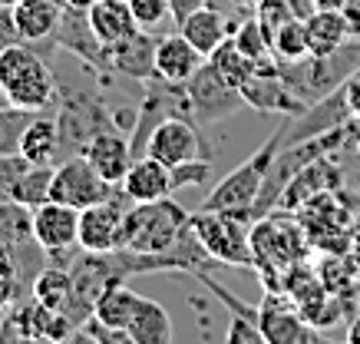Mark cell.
I'll list each match as a JSON object with an SVG mask.
<instances>
[{
  "label": "cell",
  "instance_id": "9a60e30c",
  "mask_svg": "<svg viewBox=\"0 0 360 344\" xmlns=\"http://www.w3.org/2000/svg\"><path fill=\"white\" fill-rule=\"evenodd\" d=\"M60 11L63 7L56 0H17L11 7L20 40L37 46V50H56L53 30L60 23Z\"/></svg>",
  "mask_w": 360,
  "mask_h": 344
},
{
  "label": "cell",
  "instance_id": "b9f144b4",
  "mask_svg": "<svg viewBox=\"0 0 360 344\" xmlns=\"http://www.w3.org/2000/svg\"><path fill=\"white\" fill-rule=\"evenodd\" d=\"M56 4H60V7H66V0H56Z\"/></svg>",
  "mask_w": 360,
  "mask_h": 344
},
{
  "label": "cell",
  "instance_id": "4dcf8cb0",
  "mask_svg": "<svg viewBox=\"0 0 360 344\" xmlns=\"http://www.w3.org/2000/svg\"><path fill=\"white\" fill-rule=\"evenodd\" d=\"M33 120V110H20V106H0V155H11V153H20V139H23V129L30 126Z\"/></svg>",
  "mask_w": 360,
  "mask_h": 344
},
{
  "label": "cell",
  "instance_id": "cb8c5ba5",
  "mask_svg": "<svg viewBox=\"0 0 360 344\" xmlns=\"http://www.w3.org/2000/svg\"><path fill=\"white\" fill-rule=\"evenodd\" d=\"M139 298L142 295L132 291L126 281H112L110 288L96 298V305H93V318H99L103 324H110L116 331H126L132 321V314H136V308H139Z\"/></svg>",
  "mask_w": 360,
  "mask_h": 344
},
{
  "label": "cell",
  "instance_id": "e575fe53",
  "mask_svg": "<svg viewBox=\"0 0 360 344\" xmlns=\"http://www.w3.org/2000/svg\"><path fill=\"white\" fill-rule=\"evenodd\" d=\"M205 4L208 7H215V11H221L231 23H235V27H238L245 17H251V13L245 11V4H241V0H205Z\"/></svg>",
  "mask_w": 360,
  "mask_h": 344
},
{
  "label": "cell",
  "instance_id": "8992f818",
  "mask_svg": "<svg viewBox=\"0 0 360 344\" xmlns=\"http://www.w3.org/2000/svg\"><path fill=\"white\" fill-rule=\"evenodd\" d=\"M122 186H112L106 179L99 176L93 163H89L86 155H66L53 166V186H50V199L56 202H66V205H73V209H89V205H96V202L110 199L116 196Z\"/></svg>",
  "mask_w": 360,
  "mask_h": 344
},
{
  "label": "cell",
  "instance_id": "ac0fdd59",
  "mask_svg": "<svg viewBox=\"0 0 360 344\" xmlns=\"http://www.w3.org/2000/svg\"><path fill=\"white\" fill-rule=\"evenodd\" d=\"M122 192L132 202L165 199V196H172V169L153 155H139V159H132L129 172L122 179Z\"/></svg>",
  "mask_w": 360,
  "mask_h": 344
},
{
  "label": "cell",
  "instance_id": "8d00e7d4",
  "mask_svg": "<svg viewBox=\"0 0 360 344\" xmlns=\"http://www.w3.org/2000/svg\"><path fill=\"white\" fill-rule=\"evenodd\" d=\"M344 338H347V344H360V314H354V318H350Z\"/></svg>",
  "mask_w": 360,
  "mask_h": 344
},
{
  "label": "cell",
  "instance_id": "f35d334b",
  "mask_svg": "<svg viewBox=\"0 0 360 344\" xmlns=\"http://www.w3.org/2000/svg\"><path fill=\"white\" fill-rule=\"evenodd\" d=\"M66 4H77V7H89L93 0H66Z\"/></svg>",
  "mask_w": 360,
  "mask_h": 344
},
{
  "label": "cell",
  "instance_id": "f546056e",
  "mask_svg": "<svg viewBox=\"0 0 360 344\" xmlns=\"http://www.w3.org/2000/svg\"><path fill=\"white\" fill-rule=\"evenodd\" d=\"M129 11H132V17H136V27L146 30V34L162 37V34H169V30H179L169 0H129Z\"/></svg>",
  "mask_w": 360,
  "mask_h": 344
},
{
  "label": "cell",
  "instance_id": "2e32d148",
  "mask_svg": "<svg viewBox=\"0 0 360 344\" xmlns=\"http://www.w3.org/2000/svg\"><path fill=\"white\" fill-rule=\"evenodd\" d=\"M205 60L208 56L198 53L179 30H169L155 44V77L165 83H188Z\"/></svg>",
  "mask_w": 360,
  "mask_h": 344
},
{
  "label": "cell",
  "instance_id": "5bb4252c",
  "mask_svg": "<svg viewBox=\"0 0 360 344\" xmlns=\"http://www.w3.org/2000/svg\"><path fill=\"white\" fill-rule=\"evenodd\" d=\"M334 159H338V155H324V159H317V163H311V166L301 169V172L288 182V189L281 192L278 209H284V212L301 209V205H307V202L317 199V196H328L330 189H338L340 166L334 163Z\"/></svg>",
  "mask_w": 360,
  "mask_h": 344
},
{
  "label": "cell",
  "instance_id": "3957f363",
  "mask_svg": "<svg viewBox=\"0 0 360 344\" xmlns=\"http://www.w3.org/2000/svg\"><path fill=\"white\" fill-rule=\"evenodd\" d=\"M186 225L188 212L169 196L153 202H132L126 209V225H122V248L142 252V255L165 252L179 235L186 232Z\"/></svg>",
  "mask_w": 360,
  "mask_h": 344
},
{
  "label": "cell",
  "instance_id": "ba28073f",
  "mask_svg": "<svg viewBox=\"0 0 360 344\" xmlns=\"http://www.w3.org/2000/svg\"><path fill=\"white\" fill-rule=\"evenodd\" d=\"M146 155H153L165 166H182L192 159H212L208 143L202 136V126L186 116H169L153 129L149 143H146Z\"/></svg>",
  "mask_w": 360,
  "mask_h": 344
},
{
  "label": "cell",
  "instance_id": "ab89813d",
  "mask_svg": "<svg viewBox=\"0 0 360 344\" xmlns=\"http://www.w3.org/2000/svg\"><path fill=\"white\" fill-rule=\"evenodd\" d=\"M7 103L11 100H7V96H4V89H0V106H7Z\"/></svg>",
  "mask_w": 360,
  "mask_h": 344
},
{
  "label": "cell",
  "instance_id": "836d02e7",
  "mask_svg": "<svg viewBox=\"0 0 360 344\" xmlns=\"http://www.w3.org/2000/svg\"><path fill=\"white\" fill-rule=\"evenodd\" d=\"M30 166L20 153H11V155H0V199H7L11 186L20 179V172Z\"/></svg>",
  "mask_w": 360,
  "mask_h": 344
},
{
  "label": "cell",
  "instance_id": "74e56055",
  "mask_svg": "<svg viewBox=\"0 0 360 344\" xmlns=\"http://www.w3.org/2000/svg\"><path fill=\"white\" fill-rule=\"evenodd\" d=\"M344 4L347 0H311L314 11H344Z\"/></svg>",
  "mask_w": 360,
  "mask_h": 344
},
{
  "label": "cell",
  "instance_id": "d6a6232c",
  "mask_svg": "<svg viewBox=\"0 0 360 344\" xmlns=\"http://www.w3.org/2000/svg\"><path fill=\"white\" fill-rule=\"evenodd\" d=\"M208 179H212V163H208V159H192V163L172 166V192L205 186Z\"/></svg>",
  "mask_w": 360,
  "mask_h": 344
},
{
  "label": "cell",
  "instance_id": "277c9868",
  "mask_svg": "<svg viewBox=\"0 0 360 344\" xmlns=\"http://www.w3.org/2000/svg\"><path fill=\"white\" fill-rule=\"evenodd\" d=\"M192 229L205 252L221 268H255V252H251V222L235 212L198 209L192 212Z\"/></svg>",
  "mask_w": 360,
  "mask_h": 344
},
{
  "label": "cell",
  "instance_id": "e0dca14e",
  "mask_svg": "<svg viewBox=\"0 0 360 344\" xmlns=\"http://www.w3.org/2000/svg\"><path fill=\"white\" fill-rule=\"evenodd\" d=\"M155 44H159L155 34L136 30L132 37H126L122 44H116L110 50V70L120 73V77L136 79V83L153 79L155 77Z\"/></svg>",
  "mask_w": 360,
  "mask_h": 344
},
{
  "label": "cell",
  "instance_id": "4fadbf2b",
  "mask_svg": "<svg viewBox=\"0 0 360 344\" xmlns=\"http://www.w3.org/2000/svg\"><path fill=\"white\" fill-rule=\"evenodd\" d=\"M245 106H255L258 113H281V116H301L307 103L297 96L295 89L281 79V73H255V77L241 87Z\"/></svg>",
  "mask_w": 360,
  "mask_h": 344
},
{
  "label": "cell",
  "instance_id": "d4e9b609",
  "mask_svg": "<svg viewBox=\"0 0 360 344\" xmlns=\"http://www.w3.org/2000/svg\"><path fill=\"white\" fill-rule=\"evenodd\" d=\"M231 40H235V46L255 63V73H274V70H278V60H274V53H271V40H268V34H264V27L258 23L255 13L245 17V20L231 30Z\"/></svg>",
  "mask_w": 360,
  "mask_h": 344
},
{
  "label": "cell",
  "instance_id": "30bf717a",
  "mask_svg": "<svg viewBox=\"0 0 360 344\" xmlns=\"http://www.w3.org/2000/svg\"><path fill=\"white\" fill-rule=\"evenodd\" d=\"M129 205L132 199L120 189L116 196L79 212V248H86V252H116V248H122V225H126V209Z\"/></svg>",
  "mask_w": 360,
  "mask_h": 344
},
{
  "label": "cell",
  "instance_id": "d590c367",
  "mask_svg": "<svg viewBox=\"0 0 360 344\" xmlns=\"http://www.w3.org/2000/svg\"><path fill=\"white\" fill-rule=\"evenodd\" d=\"M205 0H169V7H172V17H175V23H182L188 17V13L195 11V7H202Z\"/></svg>",
  "mask_w": 360,
  "mask_h": 344
},
{
  "label": "cell",
  "instance_id": "8fae6325",
  "mask_svg": "<svg viewBox=\"0 0 360 344\" xmlns=\"http://www.w3.org/2000/svg\"><path fill=\"white\" fill-rule=\"evenodd\" d=\"M258 328L264 334V344H307L324 341V334L307 321L301 311H295L288 301H281L274 291H268L258 308Z\"/></svg>",
  "mask_w": 360,
  "mask_h": 344
},
{
  "label": "cell",
  "instance_id": "603a6c76",
  "mask_svg": "<svg viewBox=\"0 0 360 344\" xmlns=\"http://www.w3.org/2000/svg\"><path fill=\"white\" fill-rule=\"evenodd\" d=\"M126 331H129L132 344H169L172 341V318H169V311L159 301L142 295L139 308H136Z\"/></svg>",
  "mask_w": 360,
  "mask_h": 344
},
{
  "label": "cell",
  "instance_id": "9c48e42d",
  "mask_svg": "<svg viewBox=\"0 0 360 344\" xmlns=\"http://www.w3.org/2000/svg\"><path fill=\"white\" fill-rule=\"evenodd\" d=\"M53 44L56 50H66L70 56H77L83 67L96 70V73H110V50L99 44V37L93 34L86 7L66 4L60 11V23L53 30Z\"/></svg>",
  "mask_w": 360,
  "mask_h": 344
},
{
  "label": "cell",
  "instance_id": "484cf974",
  "mask_svg": "<svg viewBox=\"0 0 360 344\" xmlns=\"http://www.w3.org/2000/svg\"><path fill=\"white\" fill-rule=\"evenodd\" d=\"M50 186H53V166H27L20 179L11 186L7 199L23 205V209H37L50 199Z\"/></svg>",
  "mask_w": 360,
  "mask_h": 344
},
{
  "label": "cell",
  "instance_id": "ffe728a7",
  "mask_svg": "<svg viewBox=\"0 0 360 344\" xmlns=\"http://www.w3.org/2000/svg\"><path fill=\"white\" fill-rule=\"evenodd\" d=\"M231 30H235V23H231L221 11L208 7V4L195 7L186 20L179 23V34L186 37L188 44L195 46L202 56H208L219 44H225V40L231 37Z\"/></svg>",
  "mask_w": 360,
  "mask_h": 344
},
{
  "label": "cell",
  "instance_id": "6da1fadb",
  "mask_svg": "<svg viewBox=\"0 0 360 344\" xmlns=\"http://www.w3.org/2000/svg\"><path fill=\"white\" fill-rule=\"evenodd\" d=\"M0 89L20 110H50L56 103V77L50 70V60L23 40L4 46L0 50Z\"/></svg>",
  "mask_w": 360,
  "mask_h": 344
},
{
  "label": "cell",
  "instance_id": "1f68e13d",
  "mask_svg": "<svg viewBox=\"0 0 360 344\" xmlns=\"http://www.w3.org/2000/svg\"><path fill=\"white\" fill-rule=\"evenodd\" d=\"M255 17H258V23L264 27V34L271 40L274 30H278L284 20L297 17V13H295V7H291V0H258V4H255Z\"/></svg>",
  "mask_w": 360,
  "mask_h": 344
},
{
  "label": "cell",
  "instance_id": "4316f807",
  "mask_svg": "<svg viewBox=\"0 0 360 344\" xmlns=\"http://www.w3.org/2000/svg\"><path fill=\"white\" fill-rule=\"evenodd\" d=\"M208 63H212V70H215L225 83H231L235 89H241L251 77H255V63H251L248 56L235 46V40H231V37L208 53Z\"/></svg>",
  "mask_w": 360,
  "mask_h": 344
},
{
  "label": "cell",
  "instance_id": "60d3db41",
  "mask_svg": "<svg viewBox=\"0 0 360 344\" xmlns=\"http://www.w3.org/2000/svg\"><path fill=\"white\" fill-rule=\"evenodd\" d=\"M357 155H360V133H357Z\"/></svg>",
  "mask_w": 360,
  "mask_h": 344
},
{
  "label": "cell",
  "instance_id": "f1b7e54d",
  "mask_svg": "<svg viewBox=\"0 0 360 344\" xmlns=\"http://www.w3.org/2000/svg\"><path fill=\"white\" fill-rule=\"evenodd\" d=\"M70 295H73V281H70L66 268H60V265L44 268L40 275L33 278V298L40 301V305H46V308L63 311Z\"/></svg>",
  "mask_w": 360,
  "mask_h": 344
},
{
  "label": "cell",
  "instance_id": "7402d4cb",
  "mask_svg": "<svg viewBox=\"0 0 360 344\" xmlns=\"http://www.w3.org/2000/svg\"><path fill=\"white\" fill-rule=\"evenodd\" d=\"M304 37L311 56H328L350 40V27L340 11H311L304 17Z\"/></svg>",
  "mask_w": 360,
  "mask_h": 344
},
{
  "label": "cell",
  "instance_id": "7bdbcfd3",
  "mask_svg": "<svg viewBox=\"0 0 360 344\" xmlns=\"http://www.w3.org/2000/svg\"><path fill=\"white\" fill-rule=\"evenodd\" d=\"M0 321H4V318H0Z\"/></svg>",
  "mask_w": 360,
  "mask_h": 344
},
{
  "label": "cell",
  "instance_id": "7a4b0ae2",
  "mask_svg": "<svg viewBox=\"0 0 360 344\" xmlns=\"http://www.w3.org/2000/svg\"><path fill=\"white\" fill-rule=\"evenodd\" d=\"M278 149H281V126H278V133L268 136V139H264V143L258 146L238 169H231L219 186H212V192L202 199L198 209L235 212V215H241V219L255 222L251 212H255V202H258V196H262V186H264V179H268V169H271Z\"/></svg>",
  "mask_w": 360,
  "mask_h": 344
},
{
  "label": "cell",
  "instance_id": "44dd1931",
  "mask_svg": "<svg viewBox=\"0 0 360 344\" xmlns=\"http://www.w3.org/2000/svg\"><path fill=\"white\" fill-rule=\"evenodd\" d=\"M20 155L30 166H56V159H60V126H56V116H50L46 110L33 113L30 126L23 129Z\"/></svg>",
  "mask_w": 360,
  "mask_h": 344
},
{
  "label": "cell",
  "instance_id": "d6986e66",
  "mask_svg": "<svg viewBox=\"0 0 360 344\" xmlns=\"http://www.w3.org/2000/svg\"><path fill=\"white\" fill-rule=\"evenodd\" d=\"M89 13V27L93 34L99 37V44L112 50L116 44H122L126 37H132L139 27H136V17L129 11V0H93L86 7Z\"/></svg>",
  "mask_w": 360,
  "mask_h": 344
},
{
  "label": "cell",
  "instance_id": "7c38bea8",
  "mask_svg": "<svg viewBox=\"0 0 360 344\" xmlns=\"http://www.w3.org/2000/svg\"><path fill=\"white\" fill-rule=\"evenodd\" d=\"M83 155L93 163V169H96L106 182L122 186V179H126V172H129V166H132L129 136L122 133V129H116V126H106V129H99L86 143Z\"/></svg>",
  "mask_w": 360,
  "mask_h": 344
},
{
  "label": "cell",
  "instance_id": "5b68a950",
  "mask_svg": "<svg viewBox=\"0 0 360 344\" xmlns=\"http://www.w3.org/2000/svg\"><path fill=\"white\" fill-rule=\"evenodd\" d=\"M30 232L37 248L60 268H70L79 248V209L66 202L46 199L44 205L30 209Z\"/></svg>",
  "mask_w": 360,
  "mask_h": 344
},
{
  "label": "cell",
  "instance_id": "52a82bcc",
  "mask_svg": "<svg viewBox=\"0 0 360 344\" xmlns=\"http://www.w3.org/2000/svg\"><path fill=\"white\" fill-rule=\"evenodd\" d=\"M186 93H188V110H192V120L205 129V126H215V122L229 120L231 113H238L245 106V96L241 89H235L231 83L212 70V63H202L195 70V77L186 83Z\"/></svg>",
  "mask_w": 360,
  "mask_h": 344
},
{
  "label": "cell",
  "instance_id": "83f0119b",
  "mask_svg": "<svg viewBox=\"0 0 360 344\" xmlns=\"http://www.w3.org/2000/svg\"><path fill=\"white\" fill-rule=\"evenodd\" d=\"M271 53L278 63H301L304 56H311L304 37V17H291L284 20L271 34Z\"/></svg>",
  "mask_w": 360,
  "mask_h": 344
}]
</instances>
